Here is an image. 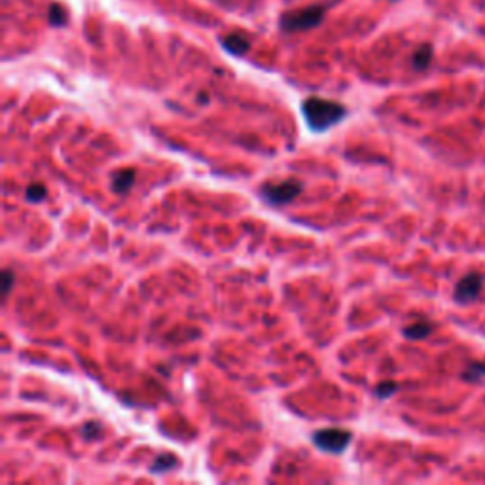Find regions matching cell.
<instances>
[{
	"label": "cell",
	"mask_w": 485,
	"mask_h": 485,
	"mask_svg": "<svg viewBox=\"0 0 485 485\" xmlns=\"http://www.w3.org/2000/svg\"><path fill=\"white\" fill-rule=\"evenodd\" d=\"M432 46L430 44H423L419 46L417 50H415L414 57H412V66H414L415 71H427L430 65V61H432Z\"/></svg>",
	"instance_id": "9c48e42d"
},
{
	"label": "cell",
	"mask_w": 485,
	"mask_h": 485,
	"mask_svg": "<svg viewBox=\"0 0 485 485\" xmlns=\"http://www.w3.org/2000/svg\"><path fill=\"white\" fill-rule=\"evenodd\" d=\"M326 8L325 6H309L302 10L285 11L279 19V27L285 33H302V31H311L319 27L325 21Z\"/></svg>",
	"instance_id": "7a4b0ae2"
},
{
	"label": "cell",
	"mask_w": 485,
	"mask_h": 485,
	"mask_svg": "<svg viewBox=\"0 0 485 485\" xmlns=\"http://www.w3.org/2000/svg\"><path fill=\"white\" fill-rule=\"evenodd\" d=\"M430 332H432V326L429 322H415V325L404 328V336L415 342V340H424L427 336H430Z\"/></svg>",
	"instance_id": "8fae6325"
},
{
	"label": "cell",
	"mask_w": 485,
	"mask_h": 485,
	"mask_svg": "<svg viewBox=\"0 0 485 485\" xmlns=\"http://www.w3.org/2000/svg\"><path fill=\"white\" fill-rule=\"evenodd\" d=\"M302 114L311 131L322 133L340 123L343 118L347 116V111H345V106L336 103V101L309 97V99L303 101Z\"/></svg>",
	"instance_id": "6da1fadb"
},
{
	"label": "cell",
	"mask_w": 485,
	"mask_h": 485,
	"mask_svg": "<svg viewBox=\"0 0 485 485\" xmlns=\"http://www.w3.org/2000/svg\"><path fill=\"white\" fill-rule=\"evenodd\" d=\"M135 184V169H121L112 177V190L120 195L127 193Z\"/></svg>",
	"instance_id": "52a82bcc"
},
{
	"label": "cell",
	"mask_w": 485,
	"mask_h": 485,
	"mask_svg": "<svg viewBox=\"0 0 485 485\" xmlns=\"http://www.w3.org/2000/svg\"><path fill=\"white\" fill-rule=\"evenodd\" d=\"M481 288H484V277L480 273H469L466 277H463L461 281L457 282L455 287V292H453V298L457 303H470L478 300V296L481 294Z\"/></svg>",
	"instance_id": "5b68a950"
},
{
	"label": "cell",
	"mask_w": 485,
	"mask_h": 485,
	"mask_svg": "<svg viewBox=\"0 0 485 485\" xmlns=\"http://www.w3.org/2000/svg\"><path fill=\"white\" fill-rule=\"evenodd\" d=\"M485 377V364H470L469 368L463 372V379L469 381V383H474V381H480Z\"/></svg>",
	"instance_id": "7c38bea8"
},
{
	"label": "cell",
	"mask_w": 485,
	"mask_h": 485,
	"mask_svg": "<svg viewBox=\"0 0 485 485\" xmlns=\"http://www.w3.org/2000/svg\"><path fill=\"white\" fill-rule=\"evenodd\" d=\"M303 190V184L296 178H288L281 182H265L264 186L260 188V195L264 198L270 205L281 207L298 198L300 192Z\"/></svg>",
	"instance_id": "3957f363"
},
{
	"label": "cell",
	"mask_w": 485,
	"mask_h": 485,
	"mask_svg": "<svg viewBox=\"0 0 485 485\" xmlns=\"http://www.w3.org/2000/svg\"><path fill=\"white\" fill-rule=\"evenodd\" d=\"M397 391H398L397 383H392V381H383V383H379V385L375 387V397L389 398V397H392Z\"/></svg>",
	"instance_id": "5bb4252c"
},
{
	"label": "cell",
	"mask_w": 485,
	"mask_h": 485,
	"mask_svg": "<svg viewBox=\"0 0 485 485\" xmlns=\"http://www.w3.org/2000/svg\"><path fill=\"white\" fill-rule=\"evenodd\" d=\"M82 434L86 440H97L103 434V429L99 423H86L82 427Z\"/></svg>",
	"instance_id": "9a60e30c"
},
{
	"label": "cell",
	"mask_w": 485,
	"mask_h": 485,
	"mask_svg": "<svg viewBox=\"0 0 485 485\" xmlns=\"http://www.w3.org/2000/svg\"><path fill=\"white\" fill-rule=\"evenodd\" d=\"M222 42V48L226 51H230L232 56H245V53H248V50H250V40L245 36V34L241 33H232L228 34V36H224V39L220 40Z\"/></svg>",
	"instance_id": "8992f818"
},
{
	"label": "cell",
	"mask_w": 485,
	"mask_h": 485,
	"mask_svg": "<svg viewBox=\"0 0 485 485\" xmlns=\"http://www.w3.org/2000/svg\"><path fill=\"white\" fill-rule=\"evenodd\" d=\"M66 21H68V11H66L65 6L51 4V8L48 10V23L51 27H65Z\"/></svg>",
	"instance_id": "30bf717a"
},
{
	"label": "cell",
	"mask_w": 485,
	"mask_h": 485,
	"mask_svg": "<svg viewBox=\"0 0 485 485\" xmlns=\"http://www.w3.org/2000/svg\"><path fill=\"white\" fill-rule=\"evenodd\" d=\"M25 199L31 201V203H40L46 199V188L42 184H31V186L25 190Z\"/></svg>",
	"instance_id": "4fadbf2b"
},
{
	"label": "cell",
	"mask_w": 485,
	"mask_h": 485,
	"mask_svg": "<svg viewBox=\"0 0 485 485\" xmlns=\"http://www.w3.org/2000/svg\"><path fill=\"white\" fill-rule=\"evenodd\" d=\"M178 464V459L173 455V453H161L155 457V461L150 466V472L152 474H165V472H171L175 466Z\"/></svg>",
	"instance_id": "ba28073f"
},
{
	"label": "cell",
	"mask_w": 485,
	"mask_h": 485,
	"mask_svg": "<svg viewBox=\"0 0 485 485\" xmlns=\"http://www.w3.org/2000/svg\"><path fill=\"white\" fill-rule=\"evenodd\" d=\"M11 287H14V273L10 270H4L2 271V302L8 300Z\"/></svg>",
	"instance_id": "2e32d148"
},
{
	"label": "cell",
	"mask_w": 485,
	"mask_h": 485,
	"mask_svg": "<svg viewBox=\"0 0 485 485\" xmlns=\"http://www.w3.org/2000/svg\"><path fill=\"white\" fill-rule=\"evenodd\" d=\"M351 441V432L342 429H322L313 434V444L326 453H343Z\"/></svg>",
	"instance_id": "277c9868"
}]
</instances>
